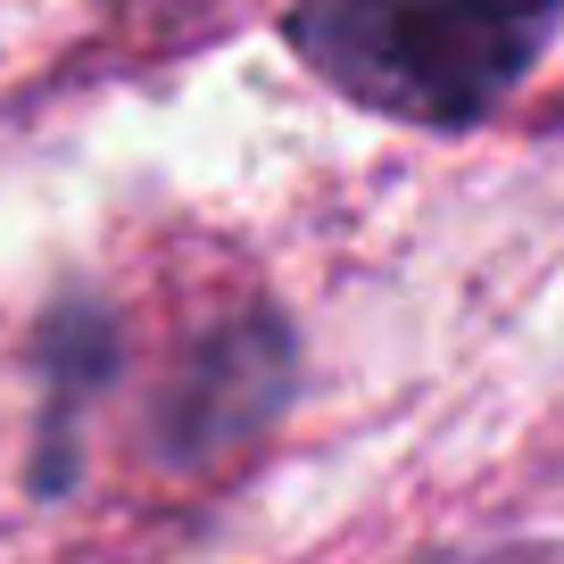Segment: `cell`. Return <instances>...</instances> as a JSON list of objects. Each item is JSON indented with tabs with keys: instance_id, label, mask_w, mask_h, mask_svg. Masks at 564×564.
I'll list each match as a JSON object with an SVG mask.
<instances>
[{
	"instance_id": "2",
	"label": "cell",
	"mask_w": 564,
	"mask_h": 564,
	"mask_svg": "<svg viewBox=\"0 0 564 564\" xmlns=\"http://www.w3.org/2000/svg\"><path fill=\"white\" fill-rule=\"evenodd\" d=\"M507 564H564V547H523V556H507Z\"/></svg>"
},
{
	"instance_id": "1",
	"label": "cell",
	"mask_w": 564,
	"mask_h": 564,
	"mask_svg": "<svg viewBox=\"0 0 564 564\" xmlns=\"http://www.w3.org/2000/svg\"><path fill=\"white\" fill-rule=\"evenodd\" d=\"M564 0H300L291 42L324 84L406 124H474L531 75Z\"/></svg>"
}]
</instances>
